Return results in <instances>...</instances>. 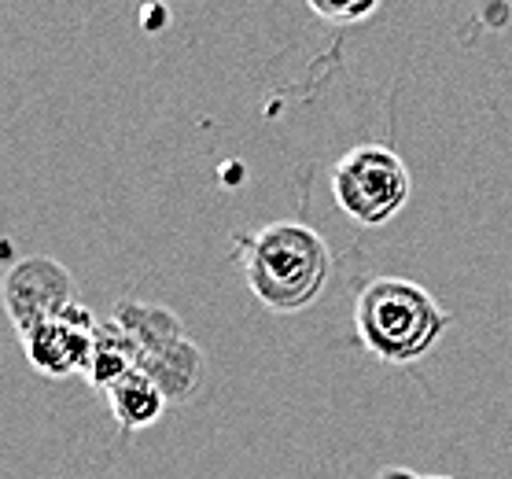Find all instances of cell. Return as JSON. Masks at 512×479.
I'll return each instance as SVG.
<instances>
[{
  "label": "cell",
  "instance_id": "30bf717a",
  "mask_svg": "<svg viewBox=\"0 0 512 479\" xmlns=\"http://www.w3.org/2000/svg\"><path fill=\"white\" fill-rule=\"evenodd\" d=\"M380 4H384V0H306V8H310L317 19L336 23V26L365 23L369 15L380 12Z\"/></svg>",
  "mask_w": 512,
  "mask_h": 479
},
{
  "label": "cell",
  "instance_id": "9c48e42d",
  "mask_svg": "<svg viewBox=\"0 0 512 479\" xmlns=\"http://www.w3.org/2000/svg\"><path fill=\"white\" fill-rule=\"evenodd\" d=\"M140 365V354L133 347V339L126 336V328L118 325L115 317L96 321L93 328V347H89V362H85V380L100 391L118 384L126 373H133Z\"/></svg>",
  "mask_w": 512,
  "mask_h": 479
},
{
  "label": "cell",
  "instance_id": "7c38bea8",
  "mask_svg": "<svg viewBox=\"0 0 512 479\" xmlns=\"http://www.w3.org/2000/svg\"><path fill=\"white\" fill-rule=\"evenodd\" d=\"M424 479H450V476H424Z\"/></svg>",
  "mask_w": 512,
  "mask_h": 479
},
{
  "label": "cell",
  "instance_id": "8992f818",
  "mask_svg": "<svg viewBox=\"0 0 512 479\" xmlns=\"http://www.w3.org/2000/svg\"><path fill=\"white\" fill-rule=\"evenodd\" d=\"M137 369H144V373L152 376L155 387L163 391L170 406H181V402H188L199 391L203 373H207V362H203V351H199L196 343L188 336H181L177 343L163 347L159 354L144 358Z\"/></svg>",
  "mask_w": 512,
  "mask_h": 479
},
{
  "label": "cell",
  "instance_id": "7a4b0ae2",
  "mask_svg": "<svg viewBox=\"0 0 512 479\" xmlns=\"http://www.w3.org/2000/svg\"><path fill=\"white\" fill-rule=\"evenodd\" d=\"M450 314L439 299L406 277H376L354 299V332L361 347L387 365L420 362L446 336Z\"/></svg>",
  "mask_w": 512,
  "mask_h": 479
},
{
  "label": "cell",
  "instance_id": "5b68a950",
  "mask_svg": "<svg viewBox=\"0 0 512 479\" xmlns=\"http://www.w3.org/2000/svg\"><path fill=\"white\" fill-rule=\"evenodd\" d=\"M93 328V310L74 303L63 314L48 317L37 328H30L26 336H19V343H23L26 362L34 365L37 373L48 376V380H67V376L85 373L89 347H93Z\"/></svg>",
  "mask_w": 512,
  "mask_h": 479
},
{
  "label": "cell",
  "instance_id": "3957f363",
  "mask_svg": "<svg viewBox=\"0 0 512 479\" xmlns=\"http://www.w3.org/2000/svg\"><path fill=\"white\" fill-rule=\"evenodd\" d=\"M409 192L413 177L406 159L387 144H358L332 166V196L339 211L365 229H384L387 222H395L406 211Z\"/></svg>",
  "mask_w": 512,
  "mask_h": 479
},
{
  "label": "cell",
  "instance_id": "ba28073f",
  "mask_svg": "<svg viewBox=\"0 0 512 479\" xmlns=\"http://www.w3.org/2000/svg\"><path fill=\"white\" fill-rule=\"evenodd\" d=\"M111 317L126 328V336L133 339L140 362H144V358H152V354H159L163 347H170V343H177V339L185 336V328H181V321H177L174 310L155 306V303H140V299H122V303H115Z\"/></svg>",
  "mask_w": 512,
  "mask_h": 479
},
{
  "label": "cell",
  "instance_id": "52a82bcc",
  "mask_svg": "<svg viewBox=\"0 0 512 479\" xmlns=\"http://www.w3.org/2000/svg\"><path fill=\"white\" fill-rule=\"evenodd\" d=\"M107 406H111V417L118 421V428L126 435L144 432L159 424V417L166 413V395L155 387V380L144 369H133L126 373L118 384L107 387Z\"/></svg>",
  "mask_w": 512,
  "mask_h": 479
},
{
  "label": "cell",
  "instance_id": "8fae6325",
  "mask_svg": "<svg viewBox=\"0 0 512 479\" xmlns=\"http://www.w3.org/2000/svg\"><path fill=\"white\" fill-rule=\"evenodd\" d=\"M380 479H424V476H417V472H409V468H387V472H384Z\"/></svg>",
  "mask_w": 512,
  "mask_h": 479
},
{
  "label": "cell",
  "instance_id": "6da1fadb",
  "mask_svg": "<svg viewBox=\"0 0 512 479\" xmlns=\"http://www.w3.org/2000/svg\"><path fill=\"white\" fill-rule=\"evenodd\" d=\"M236 258L251 295L284 317L314 306L332 277V247L303 222H269L236 236Z\"/></svg>",
  "mask_w": 512,
  "mask_h": 479
},
{
  "label": "cell",
  "instance_id": "277c9868",
  "mask_svg": "<svg viewBox=\"0 0 512 479\" xmlns=\"http://www.w3.org/2000/svg\"><path fill=\"white\" fill-rule=\"evenodd\" d=\"M0 303H4V314L12 321L15 336H26L41 321L63 314L67 306L78 303L74 299V277L52 255L19 258L0 281Z\"/></svg>",
  "mask_w": 512,
  "mask_h": 479
}]
</instances>
